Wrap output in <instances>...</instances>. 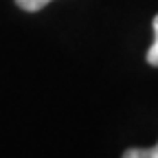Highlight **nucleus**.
Instances as JSON below:
<instances>
[{
  "label": "nucleus",
  "instance_id": "nucleus-2",
  "mask_svg": "<svg viewBox=\"0 0 158 158\" xmlns=\"http://www.w3.org/2000/svg\"><path fill=\"white\" fill-rule=\"evenodd\" d=\"M18 7L20 9H24V11H40V9H44L48 2H53V0H15Z\"/></svg>",
  "mask_w": 158,
  "mask_h": 158
},
{
  "label": "nucleus",
  "instance_id": "nucleus-1",
  "mask_svg": "<svg viewBox=\"0 0 158 158\" xmlns=\"http://www.w3.org/2000/svg\"><path fill=\"white\" fill-rule=\"evenodd\" d=\"M152 27H154V44L147 51V62L152 66H158V15L154 18V24Z\"/></svg>",
  "mask_w": 158,
  "mask_h": 158
},
{
  "label": "nucleus",
  "instance_id": "nucleus-3",
  "mask_svg": "<svg viewBox=\"0 0 158 158\" xmlns=\"http://www.w3.org/2000/svg\"><path fill=\"white\" fill-rule=\"evenodd\" d=\"M123 158H149V149H141V147H132L123 154Z\"/></svg>",
  "mask_w": 158,
  "mask_h": 158
},
{
  "label": "nucleus",
  "instance_id": "nucleus-4",
  "mask_svg": "<svg viewBox=\"0 0 158 158\" xmlns=\"http://www.w3.org/2000/svg\"><path fill=\"white\" fill-rule=\"evenodd\" d=\"M149 158H158V145L149 147Z\"/></svg>",
  "mask_w": 158,
  "mask_h": 158
}]
</instances>
